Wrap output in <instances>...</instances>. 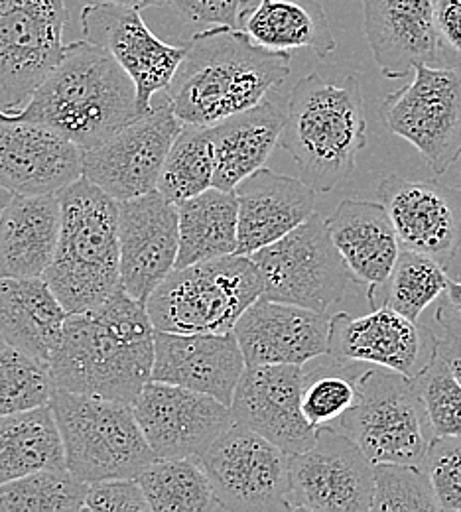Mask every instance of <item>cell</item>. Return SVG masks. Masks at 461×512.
<instances>
[{"instance_id":"cell-1","label":"cell","mask_w":461,"mask_h":512,"mask_svg":"<svg viewBox=\"0 0 461 512\" xmlns=\"http://www.w3.org/2000/svg\"><path fill=\"white\" fill-rule=\"evenodd\" d=\"M154 347L146 304L121 284L99 306L67 314L50 375L56 388L132 404L152 381Z\"/></svg>"},{"instance_id":"cell-2","label":"cell","mask_w":461,"mask_h":512,"mask_svg":"<svg viewBox=\"0 0 461 512\" xmlns=\"http://www.w3.org/2000/svg\"><path fill=\"white\" fill-rule=\"evenodd\" d=\"M290 75V54L255 44L243 28H203L186 44L164 99L194 127H215L264 101Z\"/></svg>"},{"instance_id":"cell-3","label":"cell","mask_w":461,"mask_h":512,"mask_svg":"<svg viewBox=\"0 0 461 512\" xmlns=\"http://www.w3.org/2000/svg\"><path fill=\"white\" fill-rule=\"evenodd\" d=\"M8 115L56 128L85 152L129 125L140 109L131 75L107 50L83 38L67 44L62 62L28 103Z\"/></svg>"},{"instance_id":"cell-4","label":"cell","mask_w":461,"mask_h":512,"mask_svg":"<svg viewBox=\"0 0 461 512\" xmlns=\"http://www.w3.org/2000/svg\"><path fill=\"white\" fill-rule=\"evenodd\" d=\"M280 144L312 190L330 193L341 186L367 146L359 77L351 73L341 83H328L318 73L302 77L288 97Z\"/></svg>"},{"instance_id":"cell-5","label":"cell","mask_w":461,"mask_h":512,"mask_svg":"<svg viewBox=\"0 0 461 512\" xmlns=\"http://www.w3.org/2000/svg\"><path fill=\"white\" fill-rule=\"evenodd\" d=\"M60 197V239L44 278L67 314H75L99 306L121 286L119 201L87 178Z\"/></svg>"},{"instance_id":"cell-6","label":"cell","mask_w":461,"mask_h":512,"mask_svg":"<svg viewBox=\"0 0 461 512\" xmlns=\"http://www.w3.org/2000/svg\"><path fill=\"white\" fill-rule=\"evenodd\" d=\"M263 296V278L251 256L227 255L174 268L146 302L156 331L233 333Z\"/></svg>"},{"instance_id":"cell-7","label":"cell","mask_w":461,"mask_h":512,"mask_svg":"<svg viewBox=\"0 0 461 512\" xmlns=\"http://www.w3.org/2000/svg\"><path fill=\"white\" fill-rule=\"evenodd\" d=\"M54 410L66 467L83 483L138 477L158 457L129 402L54 388Z\"/></svg>"},{"instance_id":"cell-8","label":"cell","mask_w":461,"mask_h":512,"mask_svg":"<svg viewBox=\"0 0 461 512\" xmlns=\"http://www.w3.org/2000/svg\"><path fill=\"white\" fill-rule=\"evenodd\" d=\"M355 383L357 402L339 418V430L373 465H422L436 434L414 383L383 367L365 369Z\"/></svg>"},{"instance_id":"cell-9","label":"cell","mask_w":461,"mask_h":512,"mask_svg":"<svg viewBox=\"0 0 461 512\" xmlns=\"http://www.w3.org/2000/svg\"><path fill=\"white\" fill-rule=\"evenodd\" d=\"M263 278V296L328 314L351 282L333 245L328 219L314 213L300 227L251 255Z\"/></svg>"},{"instance_id":"cell-10","label":"cell","mask_w":461,"mask_h":512,"mask_svg":"<svg viewBox=\"0 0 461 512\" xmlns=\"http://www.w3.org/2000/svg\"><path fill=\"white\" fill-rule=\"evenodd\" d=\"M412 73L408 85L385 97L381 119L442 176L461 156V64H418Z\"/></svg>"},{"instance_id":"cell-11","label":"cell","mask_w":461,"mask_h":512,"mask_svg":"<svg viewBox=\"0 0 461 512\" xmlns=\"http://www.w3.org/2000/svg\"><path fill=\"white\" fill-rule=\"evenodd\" d=\"M66 0H0V111H20L62 62Z\"/></svg>"},{"instance_id":"cell-12","label":"cell","mask_w":461,"mask_h":512,"mask_svg":"<svg viewBox=\"0 0 461 512\" xmlns=\"http://www.w3.org/2000/svg\"><path fill=\"white\" fill-rule=\"evenodd\" d=\"M221 511H290V453L233 424L199 457Z\"/></svg>"},{"instance_id":"cell-13","label":"cell","mask_w":461,"mask_h":512,"mask_svg":"<svg viewBox=\"0 0 461 512\" xmlns=\"http://www.w3.org/2000/svg\"><path fill=\"white\" fill-rule=\"evenodd\" d=\"M375 465L349 436L318 428L312 448L290 455V511H373Z\"/></svg>"},{"instance_id":"cell-14","label":"cell","mask_w":461,"mask_h":512,"mask_svg":"<svg viewBox=\"0 0 461 512\" xmlns=\"http://www.w3.org/2000/svg\"><path fill=\"white\" fill-rule=\"evenodd\" d=\"M184 121L162 99L103 144L83 152V178L117 201L158 190L168 152Z\"/></svg>"},{"instance_id":"cell-15","label":"cell","mask_w":461,"mask_h":512,"mask_svg":"<svg viewBox=\"0 0 461 512\" xmlns=\"http://www.w3.org/2000/svg\"><path fill=\"white\" fill-rule=\"evenodd\" d=\"M132 408L158 459H199L235 424L231 408L217 398L160 381L144 384Z\"/></svg>"},{"instance_id":"cell-16","label":"cell","mask_w":461,"mask_h":512,"mask_svg":"<svg viewBox=\"0 0 461 512\" xmlns=\"http://www.w3.org/2000/svg\"><path fill=\"white\" fill-rule=\"evenodd\" d=\"M330 355L347 365L367 363L414 381L436 359L438 337L428 325L381 304L361 318L345 312L331 316Z\"/></svg>"},{"instance_id":"cell-17","label":"cell","mask_w":461,"mask_h":512,"mask_svg":"<svg viewBox=\"0 0 461 512\" xmlns=\"http://www.w3.org/2000/svg\"><path fill=\"white\" fill-rule=\"evenodd\" d=\"M83 38L107 50L131 75L140 115L172 83L186 58V46H172L150 32L140 10L115 4H89L81 10Z\"/></svg>"},{"instance_id":"cell-18","label":"cell","mask_w":461,"mask_h":512,"mask_svg":"<svg viewBox=\"0 0 461 512\" xmlns=\"http://www.w3.org/2000/svg\"><path fill=\"white\" fill-rule=\"evenodd\" d=\"M121 284L140 302L176 268L180 251V211L158 192L119 201Z\"/></svg>"},{"instance_id":"cell-19","label":"cell","mask_w":461,"mask_h":512,"mask_svg":"<svg viewBox=\"0 0 461 512\" xmlns=\"http://www.w3.org/2000/svg\"><path fill=\"white\" fill-rule=\"evenodd\" d=\"M304 381V365H247L231 404L235 422L290 455L312 448L318 428L302 412Z\"/></svg>"},{"instance_id":"cell-20","label":"cell","mask_w":461,"mask_h":512,"mask_svg":"<svg viewBox=\"0 0 461 512\" xmlns=\"http://www.w3.org/2000/svg\"><path fill=\"white\" fill-rule=\"evenodd\" d=\"M377 197L389 211L402 249L432 256L446 270L461 249V190L438 180L387 176Z\"/></svg>"},{"instance_id":"cell-21","label":"cell","mask_w":461,"mask_h":512,"mask_svg":"<svg viewBox=\"0 0 461 512\" xmlns=\"http://www.w3.org/2000/svg\"><path fill=\"white\" fill-rule=\"evenodd\" d=\"M83 178V150L56 128L0 111V186L14 195L62 193Z\"/></svg>"},{"instance_id":"cell-22","label":"cell","mask_w":461,"mask_h":512,"mask_svg":"<svg viewBox=\"0 0 461 512\" xmlns=\"http://www.w3.org/2000/svg\"><path fill=\"white\" fill-rule=\"evenodd\" d=\"M373 60L387 79H404L414 65H458L446 50L436 0H361Z\"/></svg>"},{"instance_id":"cell-23","label":"cell","mask_w":461,"mask_h":512,"mask_svg":"<svg viewBox=\"0 0 461 512\" xmlns=\"http://www.w3.org/2000/svg\"><path fill=\"white\" fill-rule=\"evenodd\" d=\"M233 333L247 365H306L330 353L331 318L261 296Z\"/></svg>"},{"instance_id":"cell-24","label":"cell","mask_w":461,"mask_h":512,"mask_svg":"<svg viewBox=\"0 0 461 512\" xmlns=\"http://www.w3.org/2000/svg\"><path fill=\"white\" fill-rule=\"evenodd\" d=\"M245 369L235 333L156 331L152 381L198 390L231 408Z\"/></svg>"},{"instance_id":"cell-25","label":"cell","mask_w":461,"mask_h":512,"mask_svg":"<svg viewBox=\"0 0 461 512\" xmlns=\"http://www.w3.org/2000/svg\"><path fill=\"white\" fill-rule=\"evenodd\" d=\"M328 227L351 280L365 288L369 306L377 308V296L387 286L402 249L389 211L381 201L349 197L335 207Z\"/></svg>"},{"instance_id":"cell-26","label":"cell","mask_w":461,"mask_h":512,"mask_svg":"<svg viewBox=\"0 0 461 512\" xmlns=\"http://www.w3.org/2000/svg\"><path fill=\"white\" fill-rule=\"evenodd\" d=\"M233 192L239 201L237 255L261 251L316 213V190L264 166Z\"/></svg>"},{"instance_id":"cell-27","label":"cell","mask_w":461,"mask_h":512,"mask_svg":"<svg viewBox=\"0 0 461 512\" xmlns=\"http://www.w3.org/2000/svg\"><path fill=\"white\" fill-rule=\"evenodd\" d=\"M62 225L60 193L12 195L0 215V278L44 276Z\"/></svg>"},{"instance_id":"cell-28","label":"cell","mask_w":461,"mask_h":512,"mask_svg":"<svg viewBox=\"0 0 461 512\" xmlns=\"http://www.w3.org/2000/svg\"><path fill=\"white\" fill-rule=\"evenodd\" d=\"M67 312L44 276L0 278V335L4 341L50 367Z\"/></svg>"},{"instance_id":"cell-29","label":"cell","mask_w":461,"mask_h":512,"mask_svg":"<svg viewBox=\"0 0 461 512\" xmlns=\"http://www.w3.org/2000/svg\"><path fill=\"white\" fill-rule=\"evenodd\" d=\"M284 119L286 113L282 109L270 101H261L209 127L217 160L213 188L233 192L245 178L261 170L280 144Z\"/></svg>"},{"instance_id":"cell-30","label":"cell","mask_w":461,"mask_h":512,"mask_svg":"<svg viewBox=\"0 0 461 512\" xmlns=\"http://www.w3.org/2000/svg\"><path fill=\"white\" fill-rule=\"evenodd\" d=\"M241 28L255 44L272 52L308 48L326 60L337 48L320 0H261L247 8Z\"/></svg>"},{"instance_id":"cell-31","label":"cell","mask_w":461,"mask_h":512,"mask_svg":"<svg viewBox=\"0 0 461 512\" xmlns=\"http://www.w3.org/2000/svg\"><path fill=\"white\" fill-rule=\"evenodd\" d=\"M180 251L176 268L235 255L239 241V201L235 192L209 188L178 205Z\"/></svg>"},{"instance_id":"cell-32","label":"cell","mask_w":461,"mask_h":512,"mask_svg":"<svg viewBox=\"0 0 461 512\" xmlns=\"http://www.w3.org/2000/svg\"><path fill=\"white\" fill-rule=\"evenodd\" d=\"M62 467L64 440L50 404L0 418V485Z\"/></svg>"},{"instance_id":"cell-33","label":"cell","mask_w":461,"mask_h":512,"mask_svg":"<svg viewBox=\"0 0 461 512\" xmlns=\"http://www.w3.org/2000/svg\"><path fill=\"white\" fill-rule=\"evenodd\" d=\"M138 481L154 512L221 511L199 459H156Z\"/></svg>"},{"instance_id":"cell-34","label":"cell","mask_w":461,"mask_h":512,"mask_svg":"<svg viewBox=\"0 0 461 512\" xmlns=\"http://www.w3.org/2000/svg\"><path fill=\"white\" fill-rule=\"evenodd\" d=\"M215 170L217 160L209 128L184 125L164 162L158 192L180 205L213 188Z\"/></svg>"},{"instance_id":"cell-35","label":"cell","mask_w":461,"mask_h":512,"mask_svg":"<svg viewBox=\"0 0 461 512\" xmlns=\"http://www.w3.org/2000/svg\"><path fill=\"white\" fill-rule=\"evenodd\" d=\"M87 483L67 467L44 469L0 485V512H79Z\"/></svg>"},{"instance_id":"cell-36","label":"cell","mask_w":461,"mask_h":512,"mask_svg":"<svg viewBox=\"0 0 461 512\" xmlns=\"http://www.w3.org/2000/svg\"><path fill=\"white\" fill-rule=\"evenodd\" d=\"M448 282V270L432 256L400 249L393 274L383 288V304L418 321L430 304L440 300Z\"/></svg>"},{"instance_id":"cell-37","label":"cell","mask_w":461,"mask_h":512,"mask_svg":"<svg viewBox=\"0 0 461 512\" xmlns=\"http://www.w3.org/2000/svg\"><path fill=\"white\" fill-rule=\"evenodd\" d=\"M304 365L306 381L302 392V412L314 428L330 426L357 402V377L351 375L355 365L341 363L328 353Z\"/></svg>"},{"instance_id":"cell-38","label":"cell","mask_w":461,"mask_h":512,"mask_svg":"<svg viewBox=\"0 0 461 512\" xmlns=\"http://www.w3.org/2000/svg\"><path fill=\"white\" fill-rule=\"evenodd\" d=\"M54 388L48 365L10 345L0 351V418L48 406Z\"/></svg>"},{"instance_id":"cell-39","label":"cell","mask_w":461,"mask_h":512,"mask_svg":"<svg viewBox=\"0 0 461 512\" xmlns=\"http://www.w3.org/2000/svg\"><path fill=\"white\" fill-rule=\"evenodd\" d=\"M373 511H442L434 485L422 465L377 463Z\"/></svg>"},{"instance_id":"cell-40","label":"cell","mask_w":461,"mask_h":512,"mask_svg":"<svg viewBox=\"0 0 461 512\" xmlns=\"http://www.w3.org/2000/svg\"><path fill=\"white\" fill-rule=\"evenodd\" d=\"M426 406L436 438L461 434V383L450 367L436 355L432 365L414 381Z\"/></svg>"},{"instance_id":"cell-41","label":"cell","mask_w":461,"mask_h":512,"mask_svg":"<svg viewBox=\"0 0 461 512\" xmlns=\"http://www.w3.org/2000/svg\"><path fill=\"white\" fill-rule=\"evenodd\" d=\"M442 511L461 512V434L436 438L422 461Z\"/></svg>"},{"instance_id":"cell-42","label":"cell","mask_w":461,"mask_h":512,"mask_svg":"<svg viewBox=\"0 0 461 512\" xmlns=\"http://www.w3.org/2000/svg\"><path fill=\"white\" fill-rule=\"evenodd\" d=\"M83 511L148 512L150 505L138 477H127L87 483Z\"/></svg>"},{"instance_id":"cell-43","label":"cell","mask_w":461,"mask_h":512,"mask_svg":"<svg viewBox=\"0 0 461 512\" xmlns=\"http://www.w3.org/2000/svg\"><path fill=\"white\" fill-rule=\"evenodd\" d=\"M251 0H170L172 8L190 24L241 28Z\"/></svg>"},{"instance_id":"cell-44","label":"cell","mask_w":461,"mask_h":512,"mask_svg":"<svg viewBox=\"0 0 461 512\" xmlns=\"http://www.w3.org/2000/svg\"><path fill=\"white\" fill-rule=\"evenodd\" d=\"M436 24L446 50L461 64V0H436Z\"/></svg>"},{"instance_id":"cell-45","label":"cell","mask_w":461,"mask_h":512,"mask_svg":"<svg viewBox=\"0 0 461 512\" xmlns=\"http://www.w3.org/2000/svg\"><path fill=\"white\" fill-rule=\"evenodd\" d=\"M436 321L442 329H461V282H448L446 292L438 302Z\"/></svg>"},{"instance_id":"cell-46","label":"cell","mask_w":461,"mask_h":512,"mask_svg":"<svg viewBox=\"0 0 461 512\" xmlns=\"http://www.w3.org/2000/svg\"><path fill=\"white\" fill-rule=\"evenodd\" d=\"M438 357L461 383V329H444V335L438 337Z\"/></svg>"},{"instance_id":"cell-47","label":"cell","mask_w":461,"mask_h":512,"mask_svg":"<svg viewBox=\"0 0 461 512\" xmlns=\"http://www.w3.org/2000/svg\"><path fill=\"white\" fill-rule=\"evenodd\" d=\"M85 6L89 4H115V6H127L134 10H146V8H160L170 4V0H81Z\"/></svg>"},{"instance_id":"cell-48","label":"cell","mask_w":461,"mask_h":512,"mask_svg":"<svg viewBox=\"0 0 461 512\" xmlns=\"http://www.w3.org/2000/svg\"><path fill=\"white\" fill-rule=\"evenodd\" d=\"M12 195H14V193H10L6 188H2V186H0V215H2V211L6 209L8 201L12 199Z\"/></svg>"},{"instance_id":"cell-49","label":"cell","mask_w":461,"mask_h":512,"mask_svg":"<svg viewBox=\"0 0 461 512\" xmlns=\"http://www.w3.org/2000/svg\"><path fill=\"white\" fill-rule=\"evenodd\" d=\"M6 347H8V343H6V341H4V337L0 335V351H2V349H6Z\"/></svg>"},{"instance_id":"cell-50","label":"cell","mask_w":461,"mask_h":512,"mask_svg":"<svg viewBox=\"0 0 461 512\" xmlns=\"http://www.w3.org/2000/svg\"><path fill=\"white\" fill-rule=\"evenodd\" d=\"M460 178H461V174H460Z\"/></svg>"}]
</instances>
